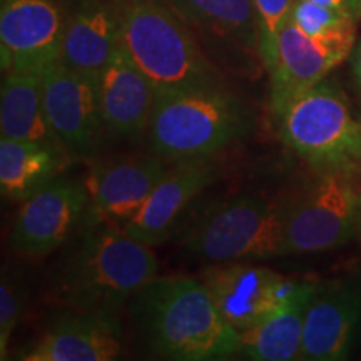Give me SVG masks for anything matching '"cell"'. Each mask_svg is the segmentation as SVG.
Segmentation results:
<instances>
[{
	"label": "cell",
	"mask_w": 361,
	"mask_h": 361,
	"mask_svg": "<svg viewBox=\"0 0 361 361\" xmlns=\"http://www.w3.org/2000/svg\"><path fill=\"white\" fill-rule=\"evenodd\" d=\"M126 306L135 340L154 358L213 361L241 351V335L224 322L197 278L157 274Z\"/></svg>",
	"instance_id": "obj_2"
},
{
	"label": "cell",
	"mask_w": 361,
	"mask_h": 361,
	"mask_svg": "<svg viewBox=\"0 0 361 361\" xmlns=\"http://www.w3.org/2000/svg\"><path fill=\"white\" fill-rule=\"evenodd\" d=\"M87 207L85 180L57 176L20 202L8 234V246L22 258H44L64 246L79 231Z\"/></svg>",
	"instance_id": "obj_8"
},
{
	"label": "cell",
	"mask_w": 361,
	"mask_h": 361,
	"mask_svg": "<svg viewBox=\"0 0 361 361\" xmlns=\"http://www.w3.org/2000/svg\"><path fill=\"white\" fill-rule=\"evenodd\" d=\"M49 123L67 156L92 159L106 142L97 79L72 71L61 61L42 72Z\"/></svg>",
	"instance_id": "obj_9"
},
{
	"label": "cell",
	"mask_w": 361,
	"mask_h": 361,
	"mask_svg": "<svg viewBox=\"0 0 361 361\" xmlns=\"http://www.w3.org/2000/svg\"><path fill=\"white\" fill-rule=\"evenodd\" d=\"M25 306V284L19 271L2 268L0 278V358L6 360L12 335Z\"/></svg>",
	"instance_id": "obj_24"
},
{
	"label": "cell",
	"mask_w": 361,
	"mask_h": 361,
	"mask_svg": "<svg viewBox=\"0 0 361 361\" xmlns=\"http://www.w3.org/2000/svg\"><path fill=\"white\" fill-rule=\"evenodd\" d=\"M319 180L291 202L284 226V255H308L341 247L360 234L356 171L319 173Z\"/></svg>",
	"instance_id": "obj_7"
},
{
	"label": "cell",
	"mask_w": 361,
	"mask_h": 361,
	"mask_svg": "<svg viewBox=\"0 0 361 361\" xmlns=\"http://www.w3.org/2000/svg\"><path fill=\"white\" fill-rule=\"evenodd\" d=\"M318 284L301 281L298 290L273 313L241 335V351L255 361L300 360L303 346L305 316Z\"/></svg>",
	"instance_id": "obj_20"
},
{
	"label": "cell",
	"mask_w": 361,
	"mask_h": 361,
	"mask_svg": "<svg viewBox=\"0 0 361 361\" xmlns=\"http://www.w3.org/2000/svg\"><path fill=\"white\" fill-rule=\"evenodd\" d=\"M71 157L57 147L0 137V191L11 202H24L62 174Z\"/></svg>",
	"instance_id": "obj_22"
},
{
	"label": "cell",
	"mask_w": 361,
	"mask_h": 361,
	"mask_svg": "<svg viewBox=\"0 0 361 361\" xmlns=\"http://www.w3.org/2000/svg\"><path fill=\"white\" fill-rule=\"evenodd\" d=\"M290 19L316 42L345 52L346 56L353 51L358 20L353 12L323 7L308 0H295Z\"/></svg>",
	"instance_id": "obj_23"
},
{
	"label": "cell",
	"mask_w": 361,
	"mask_h": 361,
	"mask_svg": "<svg viewBox=\"0 0 361 361\" xmlns=\"http://www.w3.org/2000/svg\"><path fill=\"white\" fill-rule=\"evenodd\" d=\"M119 313L69 311L20 356L24 361H111L123 353Z\"/></svg>",
	"instance_id": "obj_17"
},
{
	"label": "cell",
	"mask_w": 361,
	"mask_h": 361,
	"mask_svg": "<svg viewBox=\"0 0 361 361\" xmlns=\"http://www.w3.org/2000/svg\"><path fill=\"white\" fill-rule=\"evenodd\" d=\"M197 279L204 284L224 322L238 333L273 313L301 284L251 261L207 264Z\"/></svg>",
	"instance_id": "obj_10"
},
{
	"label": "cell",
	"mask_w": 361,
	"mask_h": 361,
	"mask_svg": "<svg viewBox=\"0 0 361 361\" xmlns=\"http://www.w3.org/2000/svg\"><path fill=\"white\" fill-rule=\"evenodd\" d=\"M360 323L361 283L350 281L318 286L306 308L300 360H345Z\"/></svg>",
	"instance_id": "obj_16"
},
{
	"label": "cell",
	"mask_w": 361,
	"mask_h": 361,
	"mask_svg": "<svg viewBox=\"0 0 361 361\" xmlns=\"http://www.w3.org/2000/svg\"><path fill=\"white\" fill-rule=\"evenodd\" d=\"M197 39L229 66L251 72L263 64L252 0H171Z\"/></svg>",
	"instance_id": "obj_13"
},
{
	"label": "cell",
	"mask_w": 361,
	"mask_h": 361,
	"mask_svg": "<svg viewBox=\"0 0 361 361\" xmlns=\"http://www.w3.org/2000/svg\"><path fill=\"white\" fill-rule=\"evenodd\" d=\"M0 133L4 137L37 142L64 151L45 111L42 74L4 72L0 89Z\"/></svg>",
	"instance_id": "obj_21"
},
{
	"label": "cell",
	"mask_w": 361,
	"mask_h": 361,
	"mask_svg": "<svg viewBox=\"0 0 361 361\" xmlns=\"http://www.w3.org/2000/svg\"><path fill=\"white\" fill-rule=\"evenodd\" d=\"M104 126L109 139H146L157 87L119 47L97 79Z\"/></svg>",
	"instance_id": "obj_15"
},
{
	"label": "cell",
	"mask_w": 361,
	"mask_h": 361,
	"mask_svg": "<svg viewBox=\"0 0 361 361\" xmlns=\"http://www.w3.org/2000/svg\"><path fill=\"white\" fill-rule=\"evenodd\" d=\"M295 0H252L259 30V52L266 71H271L276 61V45L283 25L290 19Z\"/></svg>",
	"instance_id": "obj_25"
},
{
	"label": "cell",
	"mask_w": 361,
	"mask_h": 361,
	"mask_svg": "<svg viewBox=\"0 0 361 361\" xmlns=\"http://www.w3.org/2000/svg\"><path fill=\"white\" fill-rule=\"evenodd\" d=\"M353 74H355L356 82H358L361 89V42L358 44V47H356L355 56H353Z\"/></svg>",
	"instance_id": "obj_27"
},
{
	"label": "cell",
	"mask_w": 361,
	"mask_h": 361,
	"mask_svg": "<svg viewBox=\"0 0 361 361\" xmlns=\"http://www.w3.org/2000/svg\"><path fill=\"white\" fill-rule=\"evenodd\" d=\"M119 47L116 0H75L66 17L59 61L72 71L99 79Z\"/></svg>",
	"instance_id": "obj_19"
},
{
	"label": "cell",
	"mask_w": 361,
	"mask_h": 361,
	"mask_svg": "<svg viewBox=\"0 0 361 361\" xmlns=\"http://www.w3.org/2000/svg\"><path fill=\"white\" fill-rule=\"evenodd\" d=\"M360 123H361V119H360Z\"/></svg>",
	"instance_id": "obj_29"
},
{
	"label": "cell",
	"mask_w": 361,
	"mask_h": 361,
	"mask_svg": "<svg viewBox=\"0 0 361 361\" xmlns=\"http://www.w3.org/2000/svg\"><path fill=\"white\" fill-rule=\"evenodd\" d=\"M346 57L345 52L316 42L288 19L279 32L276 61L269 71V107L274 119L278 121L296 97L323 82L329 72Z\"/></svg>",
	"instance_id": "obj_18"
},
{
	"label": "cell",
	"mask_w": 361,
	"mask_h": 361,
	"mask_svg": "<svg viewBox=\"0 0 361 361\" xmlns=\"http://www.w3.org/2000/svg\"><path fill=\"white\" fill-rule=\"evenodd\" d=\"M219 176V164L211 157L171 162L139 214L123 231L147 246L168 241L180 218L200 194Z\"/></svg>",
	"instance_id": "obj_14"
},
{
	"label": "cell",
	"mask_w": 361,
	"mask_h": 361,
	"mask_svg": "<svg viewBox=\"0 0 361 361\" xmlns=\"http://www.w3.org/2000/svg\"><path fill=\"white\" fill-rule=\"evenodd\" d=\"M121 47L157 90L226 84L171 0H116Z\"/></svg>",
	"instance_id": "obj_4"
},
{
	"label": "cell",
	"mask_w": 361,
	"mask_h": 361,
	"mask_svg": "<svg viewBox=\"0 0 361 361\" xmlns=\"http://www.w3.org/2000/svg\"><path fill=\"white\" fill-rule=\"evenodd\" d=\"M278 123L283 142L318 173L361 169V123L336 84L323 80L306 90Z\"/></svg>",
	"instance_id": "obj_5"
},
{
	"label": "cell",
	"mask_w": 361,
	"mask_h": 361,
	"mask_svg": "<svg viewBox=\"0 0 361 361\" xmlns=\"http://www.w3.org/2000/svg\"><path fill=\"white\" fill-rule=\"evenodd\" d=\"M360 234H361V191H360Z\"/></svg>",
	"instance_id": "obj_28"
},
{
	"label": "cell",
	"mask_w": 361,
	"mask_h": 361,
	"mask_svg": "<svg viewBox=\"0 0 361 361\" xmlns=\"http://www.w3.org/2000/svg\"><path fill=\"white\" fill-rule=\"evenodd\" d=\"M171 162L159 156H128L97 161L85 178L89 207L84 223L124 229L146 204Z\"/></svg>",
	"instance_id": "obj_12"
},
{
	"label": "cell",
	"mask_w": 361,
	"mask_h": 361,
	"mask_svg": "<svg viewBox=\"0 0 361 361\" xmlns=\"http://www.w3.org/2000/svg\"><path fill=\"white\" fill-rule=\"evenodd\" d=\"M62 247L45 290L67 311L119 313L159 271L152 246L106 223H84Z\"/></svg>",
	"instance_id": "obj_1"
},
{
	"label": "cell",
	"mask_w": 361,
	"mask_h": 361,
	"mask_svg": "<svg viewBox=\"0 0 361 361\" xmlns=\"http://www.w3.org/2000/svg\"><path fill=\"white\" fill-rule=\"evenodd\" d=\"M308 2L318 4V6L336 8V11L353 12L356 17L361 16V0H308Z\"/></svg>",
	"instance_id": "obj_26"
},
{
	"label": "cell",
	"mask_w": 361,
	"mask_h": 361,
	"mask_svg": "<svg viewBox=\"0 0 361 361\" xmlns=\"http://www.w3.org/2000/svg\"><path fill=\"white\" fill-rule=\"evenodd\" d=\"M255 111L226 84L157 90L149 151L166 162L211 157L250 135Z\"/></svg>",
	"instance_id": "obj_3"
},
{
	"label": "cell",
	"mask_w": 361,
	"mask_h": 361,
	"mask_svg": "<svg viewBox=\"0 0 361 361\" xmlns=\"http://www.w3.org/2000/svg\"><path fill=\"white\" fill-rule=\"evenodd\" d=\"M288 209L263 196L233 197L192 226L183 247L206 264L284 256Z\"/></svg>",
	"instance_id": "obj_6"
},
{
	"label": "cell",
	"mask_w": 361,
	"mask_h": 361,
	"mask_svg": "<svg viewBox=\"0 0 361 361\" xmlns=\"http://www.w3.org/2000/svg\"><path fill=\"white\" fill-rule=\"evenodd\" d=\"M66 17L61 0H0L2 72L42 74L57 62Z\"/></svg>",
	"instance_id": "obj_11"
}]
</instances>
